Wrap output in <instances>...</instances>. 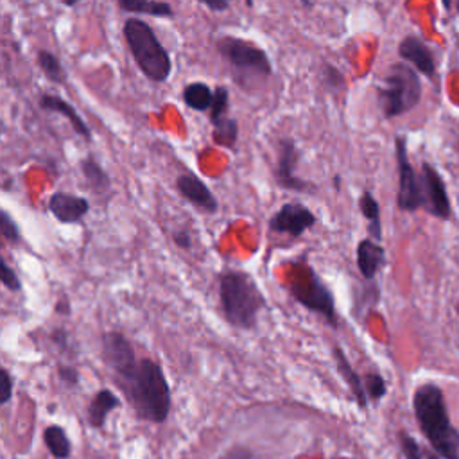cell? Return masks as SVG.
I'll return each mask as SVG.
<instances>
[{
  "instance_id": "obj_34",
  "label": "cell",
  "mask_w": 459,
  "mask_h": 459,
  "mask_svg": "<svg viewBox=\"0 0 459 459\" xmlns=\"http://www.w3.org/2000/svg\"><path fill=\"white\" fill-rule=\"evenodd\" d=\"M0 385H2V396H0V403H7L13 396V378L9 375V371L5 368L0 369Z\"/></svg>"
},
{
  "instance_id": "obj_11",
  "label": "cell",
  "mask_w": 459,
  "mask_h": 459,
  "mask_svg": "<svg viewBox=\"0 0 459 459\" xmlns=\"http://www.w3.org/2000/svg\"><path fill=\"white\" fill-rule=\"evenodd\" d=\"M299 160V152L296 149V143L292 138L283 136L278 140V160L274 165V179L276 183L285 188V190H292V192H307L310 190V185L296 176V163Z\"/></svg>"
},
{
  "instance_id": "obj_19",
  "label": "cell",
  "mask_w": 459,
  "mask_h": 459,
  "mask_svg": "<svg viewBox=\"0 0 459 459\" xmlns=\"http://www.w3.org/2000/svg\"><path fill=\"white\" fill-rule=\"evenodd\" d=\"M120 405L118 396L111 389H100L88 405V423L93 429H102L108 414Z\"/></svg>"
},
{
  "instance_id": "obj_22",
  "label": "cell",
  "mask_w": 459,
  "mask_h": 459,
  "mask_svg": "<svg viewBox=\"0 0 459 459\" xmlns=\"http://www.w3.org/2000/svg\"><path fill=\"white\" fill-rule=\"evenodd\" d=\"M43 441L48 448V452L56 457V459H68L72 454V443L68 434L65 432V429L61 425H48L43 430Z\"/></svg>"
},
{
  "instance_id": "obj_18",
  "label": "cell",
  "mask_w": 459,
  "mask_h": 459,
  "mask_svg": "<svg viewBox=\"0 0 459 459\" xmlns=\"http://www.w3.org/2000/svg\"><path fill=\"white\" fill-rule=\"evenodd\" d=\"M332 355L335 359V366H337V371L341 373V377L344 378V382L348 384L353 398H355V403L360 407V409H366L368 407V394H366V387H364V380L360 378V375L353 369V366L350 364L346 353L339 348V346H333L332 348Z\"/></svg>"
},
{
  "instance_id": "obj_23",
  "label": "cell",
  "mask_w": 459,
  "mask_h": 459,
  "mask_svg": "<svg viewBox=\"0 0 459 459\" xmlns=\"http://www.w3.org/2000/svg\"><path fill=\"white\" fill-rule=\"evenodd\" d=\"M81 172L86 179V183L97 192H108L111 188V179L108 176V172L102 169V165L91 158V156H86L84 160H81Z\"/></svg>"
},
{
  "instance_id": "obj_15",
  "label": "cell",
  "mask_w": 459,
  "mask_h": 459,
  "mask_svg": "<svg viewBox=\"0 0 459 459\" xmlns=\"http://www.w3.org/2000/svg\"><path fill=\"white\" fill-rule=\"evenodd\" d=\"M38 104H39V108H41L43 111L57 113V115L65 117V118L70 122V126L74 127V131H75L81 138H84L86 142H91V131H90V127L86 126V122L81 118V115L77 113V109H75L70 102H66L65 99H61V97H57V95L41 93L39 99H38Z\"/></svg>"
},
{
  "instance_id": "obj_9",
  "label": "cell",
  "mask_w": 459,
  "mask_h": 459,
  "mask_svg": "<svg viewBox=\"0 0 459 459\" xmlns=\"http://www.w3.org/2000/svg\"><path fill=\"white\" fill-rule=\"evenodd\" d=\"M102 357L104 362L120 377V382L131 378L138 368L131 342L126 339V335L115 330L102 335Z\"/></svg>"
},
{
  "instance_id": "obj_7",
  "label": "cell",
  "mask_w": 459,
  "mask_h": 459,
  "mask_svg": "<svg viewBox=\"0 0 459 459\" xmlns=\"http://www.w3.org/2000/svg\"><path fill=\"white\" fill-rule=\"evenodd\" d=\"M421 97V82L416 72L403 63H394L384 75L378 88V106L385 118L398 117L412 109Z\"/></svg>"
},
{
  "instance_id": "obj_36",
  "label": "cell",
  "mask_w": 459,
  "mask_h": 459,
  "mask_svg": "<svg viewBox=\"0 0 459 459\" xmlns=\"http://www.w3.org/2000/svg\"><path fill=\"white\" fill-rule=\"evenodd\" d=\"M221 459H255V457H253V454L247 448L235 446V448L228 450Z\"/></svg>"
},
{
  "instance_id": "obj_2",
  "label": "cell",
  "mask_w": 459,
  "mask_h": 459,
  "mask_svg": "<svg viewBox=\"0 0 459 459\" xmlns=\"http://www.w3.org/2000/svg\"><path fill=\"white\" fill-rule=\"evenodd\" d=\"M138 418L163 423L170 414V387L161 366L152 359L138 360L131 378L122 382Z\"/></svg>"
},
{
  "instance_id": "obj_17",
  "label": "cell",
  "mask_w": 459,
  "mask_h": 459,
  "mask_svg": "<svg viewBox=\"0 0 459 459\" xmlns=\"http://www.w3.org/2000/svg\"><path fill=\"white\" fill-rule=\"evenodd\" d=\"M385 264V249L373 238H362L357 244V267L362 278L373 280Z\"/></svg>"
},
{
  "instance_id": "obj_29",
  "label": "cell",
  "mask_w": 459,
  "mask_h": 459,
  "mask_svg": "<svg viewBox=\"0 0 459 459\" xmlns=\"http://www.w3.org/2000/svg\"><path fill=\"white\" fill-rule=\"evenodd\" d=\"M364 387H366V394L369 400L377 402V400H382L387 393V385H385V380L382 375L378 373H368L364 377Z\"/></svg>"
},
{
  "instance_id": "obj_28",
  "label": "cell",
  "mask_w": 459,
  "mask_h": 459,
  "mask_svg": "<svg viewBox=\"0 0 459 459\" xmlns=\"http://www.w3.org/2000/svg\"><path fill=\"white\" fill-rule=\"evenodd\" d=\"M0 233H2L4 240H7L9 244H20L22 242L20 228L5 208L0 210Z\"/></svg>"
},
{
  "instance_id": "obj_25",
  "label": "cell",
  "mask_w": 459,
  "mask_h": 459,
  "mask_svg": "<svg viewBox=\"0 0 459 459\" xmlns=\"http://www.w3.org/2000/svg\"><path fill=\"white\" fill-rule=\"evenodd\" d=\"M38 66L43 72V75L54 82V84H65L66 82V70L63 68L57 56H54L48 50H38Z\"/></svg>"
},
{
  "instance_id": "obj_32",
  "label": "cell",
  "mask_w": 459,
  "mask_h": 459,
  "mask_svg": "<svg viewBox=\"0 0 459 459\" xmlns=\"http://www.w3.org/2000/svg\"><path fill=\"white\" fill-rule=\"evenodd\" d=\"M0 269H2V274H0V280H2V285L13 292H18L22 290V281L18 278V274L14 273V269L9 267V264L2 258L0 260Z\"/></svg>"
},
{
  "instance_id": "obj_39",
  "label": "cell",
  "mask_w": 459,
  "mask_h": 459,
  "mask_svg": "<svg viewBox=\"0 0 459 459\" xmlns=\"http://www.w3.org/2000/svg\"><path fill=\"white\" fill-rule=\"evenodd\" d=\"M56 312H63V314H68L70 312V307H68V303L63 299L61 303H57L56 305Z\"/></svg>"
},
{
  "instance_id": "obj_1",
  "label": "cell",
  "mask_w": 459,
  "mask_h": 459,
  "mask_svg": "<svg viewBox=\"0 0 459 459\" xmlns=\"http://www.w3.org/2000/svg\"><path fill=\"white\" fill-rule=\"evenodd\" d=\"M412 411L421 434L441 459H459V430L452 425L437 384H420L412 393Z\"/></svg>"
},
{
  "instance_id": "obj_43",
  "label": "cell",
  "mask_w": 459,
  "mask_h": 459,
  "mask_svg": "<svg viewBox=\"0 0 459 459\" xmlns=\"http://www.w3.org/2000/svg\"><path fill=\"white\" fill-rule=\"evenodd\" d=\"M457 11H459V0H457Z\"/></svg>"
},
{
  "instance_id": "obj_24",
  "label": "cell",
  "mask_w": 459,
  "mask_h": 459,
  "mask_svg": "<svg viewBox=\"0 0 459 459\" xmlns=\"http://www.w3.org/2000/svg\"><path fill=\"white\" fill-rule=\"evenodd\" d=\"M359 208L360 213L368 219V233L369 238L380 240L382 238V224H380V206L378 201L373 197L371 192H362L359 199Z\"/></svg>"
},
{
  "instance_id": "obj_27",
  "label": "cell",
  "mask_w": 459,
  "mask_h": 459,
  "mask_svg": "<svg viewBox=\"0 0 459 459\" xmlns=\"http://www.w3.org/2000/svg\"><path fill=\"white\" fill-rule=\"evenodd\" d=\"M230 109V93L226 86H217L213 91V102L210 108V122L212 126H219L222 120L228 118Z\"/></svg>"
},
{
  "instance_id": "obj_33",
  "label": "cell",
  "mask_w": 459,
  "mask_h": 459,
  "mask_svg": "<svg viewBox=\"0 0 459 459\" xmlns=\"http://www.w3.org/2000/svg\"><path fill=\"white\" fill-rule=\"evenodd\" d=\"M57 377L61 378V382H65L70 387L79 385V371L74 366H59L57 368Z\"/></svg>"
},
{
  "instance_id": "obj_30",
  "label": "cell",
  "mask_w": 459,
  "mask_h": 459,
  "mask_svg": "<svg viewBox=\"0 0 459 459\" xmlns=\"http://www.w3.org/2000/svg\"><path fill=\"white\" fill-rule=\"evenodd\" d=\"M398 443H400V450L403 454L405 459H425L418 441L405 430L398 432Z\"/></svg>"
},
{
  "instance_id": "obj_44",
  "label": "cell",
  "mask_w": 459,
  "mask_h": 459,
  "mask_svg": "<svg viewBox=\"0 0 459 459\" xmlns=\"http://www.w3.org/2000/svg\"><path fill=\"white\" fill-rule=\"evenodd\" d=\"M457 312H459V303H457Z\"/></svg>"
},
{
  "instance_id": "obj_8",
  "label": "cell",
  "mask_w": 459,
  "mask_h": 459,
  "mask_svg": "<svg viewBox=\"0 0 459 459\" xmlns=\"http://www.w3.org/2000/svg\"><path fill=\"white\" fill-rule=\"evenodd\" d=\"M396 149V165H398V195L396 204L403 212H414L421 204H425L421 185L416 178V172L407 156V143L405 138L400 134L394 140Z\"/></svg>"
},
{
  "instance_id": "obj_10",
  "label": "cell",
  "mask_w": 459,
  "mask_h": 459,
  "mask_svg": "<svg viewBox=\"0 0 459 459\" xmlns=\"http://www.w3.org/2000/svg\"><path fill=\"white\" fill-rule=\"evenodd\" d=\"M317 222L316 213L301 203H285L269 219V230L273 233H285L292 238L301 237L307 230Z\"/></svg>"
},
{
  "instance_id": "obj_14",
  "label": "cell",
  "mask_w": 459,
  "mask_h": 459,
  "mask_svg": "<svg viewBox=\"0 0 459 459\" xmlns=\"http://www.w3.org/2000/svg\"><path fill=\"white\" fill-rule=\"evenodd\" d=\"M48 210L59 222L75 224L90 212V203L86 197L70 192H54L48 199Z\"/></svg>"
},
{
  "instance_id": "obj_31",
  "label": "cell",
  "mask_w": 459,
  "mask_h": 459,
  "mask_svg": "<svg viewBox=\"0 0 459 459\" xmlns=\"http://www.w3.org/2000/svg\"><path fill=\"white\" fill-rule=\"evenodd\" d=\"M321 79H323V84L326 86V90L332 91V93H337V91H341L344 88V77H342V74L333 65L326 63L323 66Z\"/></svg>"
},
{
  "instance_id": "obj_3",
  "label": "cell",
  "mask_w": 459,
  "mask_h": 459,
  "mask_svg": "<svg viewBox=\"0 0 459 459\" xmlns=\"http://www.w3.org/2000/svg\"><path fill=\"white\" fill-rule=\"evenodd\" d=\"M219 299L226 321L242 330L255 328L258 312L265 307V298L255 280L238 269L221 273Z\"/></svg>"
},
{
  "instance_id": "obj_37",
  "label": "cell",
  "mask_w": 459,
  "mask_h": 459,
  "mask_svg": "<svg viewBox=\"0 0 459 459\" xmlns=\"http://www.w3.org/2000/svg\"><path fill=\"white\" fill-rule=\"evenodd\" d=\"M199 4L206 5L210 11H215V13H222L226 11L233 0H197Z\"/></svg>"
},
{
  "instance_id": "obj_6",
  "label": "cell",
  "mask_w": 459,
  "mask_h": 459,
  "mask_svg": "<svg viewBox=\"0 0 459 459\" xmlns=\"http://www.w3.org/2000/svg\"><path fill=\"white\" fill-rule=\"evenodd\" d=\"M215 48L219 56L228 63L233 72V79L240 86H247L249 81H267L273 74V63L264 48L253 45L251 41L222 36L217 39Z\"/></svg>"
},
{
  "instance_id": "obj_42",
  "label": "cell",
  "mask_w": 459,
  "mask_h": 459,
  "mask_svg": "<svg viewBox=\"0 0 459 459\" xmlns=\"http://www.w3.org/2000/svg\"><path fill=\"white\" fill-rule=\"evenodd\" d=\"M441 2H443V5H445V7H446V9H448V7H450V0H441Z\"/></svg>"
},
{
  "instance_id": "obj_38",
  "label": "cell",
  "mask_w": 459,
  "mask_h": 459,
  "mask_svg": "<svg viewBox=\"0 0 459 459\" xmlns=\"http://www.w3.org/2000/svg\"><path fill=\"white\" fill-rule=\"evenodd\" d=\"M50 339L59 348H66V344H68V333L63 328H54L50 333Z\"/></svg>"
},
{
  "instance_id": "obj_20",
  "label": "cell",
  "mask_w": 459,
  "mask_h": 459,
  "mask_svg": "<svg viewBox=\"0 0 459 459\" xmlns=\"http://www.w3.org/2000/svg\"><path fill=\"white\" fill-rule=\"evenodd\" d=\"M120 11L147 14L154 18H172L174 9L169 2L163 0H117Z\"/></svg>"
},
{
  "instance_id": "obj_35",
  "label": "cell",
  "mask_w": 459,
  "mask_h": 459,
  "mask_svg": "<svg viewBox=\"0 0 459 459\" xmlns=\"http://www.w3.org/2000/svg\"><path fill=\"white\" fill-rule=\"evenodd\" d=\"M172 240L178 247L181 249H190L192 247V238H190V233L186 230H178L172 233Z\"/></svg>"
},
{
  "instance_id": "obj_16",
  "label": "cell",
  "mask_w": 459,
  "mask_h": 459,
  "mask_svg": "<svg viewBox=\"0 0 459 459\" xmlns=\"http://www.w3.org/2000/svg\"><path fill=\"white\" fill-rule=\"evenodd\" d=\"M398 54L402 59L409 61L416 70H420L425 75H432L434 74V57L432 52L429 50V47L418 39L416 36H405L400 45H398Z\"/></svg>"
},
{
  "instance_id": "obj_5",
  "label": "cell",
  "mask_w": 459,
  "mask_h": 459,
  "mask_svg": "<svg viewBox=\"0 0 459 459\" xmlns=\"http://www.w3.org/2000/svg\"><path fill=\"white\" fill-rule=\"evenodd\" d=\"M287 290L307 310L321 314L332 328L339 326L332 290L303 258L290 264L287 274Z\"/></svg>"
},
{
  "instance_id": "obj_26",
  "label": "cell",
  "mask_w": 459,
  "mask_h": 459,
  "mask_svg": "<svg viewBox=\"0 0 459 459\" xmlns=\"http://www.w3.org/2000/svg\"><path fill=\"white\" fill-rule=\"evenodd\" d=\"M212 138L221 147H226L230 151L235 149V143H237V138H238V124H237V120L231 118V117L222 120L219 126L213 127Z\"/></svg>"
},
{
  "instance_id": "obj_13",
  "label": "cell",
  "mask_w": 459,
  "mask_h": 459,
  "mask_svg": "<svg viewBox=\"0 0 459 459\" xmlns=\"http://www.w3.org/2000/svg\"><path fill=\"white\" fill-rule=\"evenodd\" d=\"M421 190L425 203L429 204L430 213L441 217V219H448L450 217V201L446 195V188L445 183L441 179V176L437 174V170H434L432 165L423 163L421 165Z\"/></svg>"
},
{
  "instance_id": "obj_4",
  "label": "cell",
  "mask_w": 459,
  "mask_h": 459,
  "mask_svg": "<svg viewBox=\"0 0 459 459\" xmlns=\"http://www.w3.org/2000/svg\"><path fill=\"white\" fill-rule=\"evenodd\" d=\"M122 34L140 72L152 82H165L172 72V59L152 27L133 16L124 22Z\"/></svg>"
},
{
  "instance_id": "obj_40",
  "label": "cell",
  "mask_w": 459,
  "mask_h": 459,
  "mask_svg": "<svg viewBox=\"0 0 459 459\" xmlns=\"http://www.w3.org/2000/svg\"><path fill=\"white\" fill-rule=\"evenodd\" d=\"M423 455H425V459H441L436 452H430V450H425Z\"/></svg>"
},
{
  "instance_id": "obj_12",
  "label": "cell",
  "mask_w": 459,
  "mask_h": 459,
  "mask_svg": "<svg viewBox=\"0 0 459 459\" xmlns=\"http://www.w3.org/2000/svg\"><path fill=\"white\" fill-rule=\"evenodd\" d=\"M176 188L183 199L194 204L199 212L215 213L219 210V201L206 186V183L194 172H183L176 178Z\"/></svg>"
},
{
  "instance_id": "obj_41",
  "label": "cell",
  "mask_w": 459,
  "mask_h": 459,
  "mask_svg": "<svg viewBox=\"0 0 459 459\" xmlns=\"http://www.w3.org/2000/svg\"><path fill=\"white\" fill-rule=\"evenodd\" d=\"M66 7H74V5H77L79 2H82V0H61Z\"/></svg>"
},
{
  "instance_id": "obj_21",
  "label": "cell",
  "mask_w": 459,
  "mask_h": 459,
  "mask_svg": "<svg viewBox=\"0 0 459 459\" xmlns=\"http://www.w3.org/2000/svg\"><path fill=\"white\" fill-rule=\"evenodd\" d=\"M183 102L194 111H210L213 102V91L206 82L195 81L183 88Z\"/></svg>"
}]
</instances>
